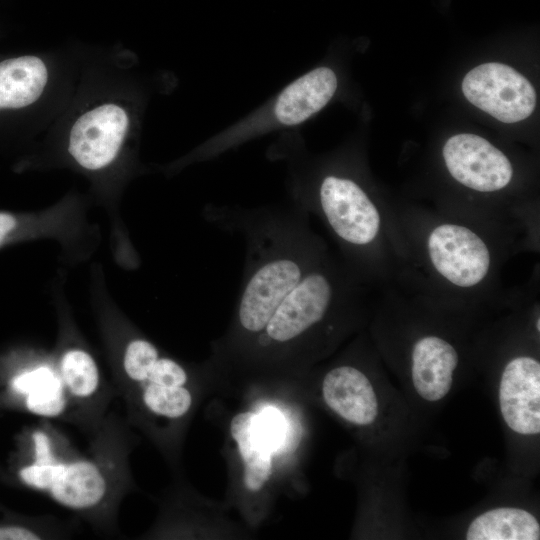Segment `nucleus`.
<instances>
[{"label": "nucleus", "mask_w": 540, "mask_h": 540, "mask_svg": "<svg viewBox=\"0 0 540 540\" xmlns=\"http://www.w3.org/2000/svg\"><path fill=\"white\" fill-rule=\"evenodd\" d=\"M502 417L514 432H540V363L530 356L512 358L504 367L499 385Z\"/></svg>", "instance_id": "9"}, {"label": "nucleus", "mask_w": 540, "mask_h": 540, "mask_svg": "<svg viewBox=\"0 0 540 540\" xmlns=\"http://www.w3.org/2000/svg\"><path fill=\"white\" fill-rule=\"evenodd\" d=\"M206 220L245 242V269L233 323L221 351L249 353L270 317L303 276L328 251L310 226L309 215L287 205H208Z\"/></svg>", "instance_id": "1"}, {"label": "nucleus", "mask_w": 540, "mask_h": 540, "mask_svg": "<svg viewBox=\"0 0 540 540\" xmlns=\"http://www.w3.org/2000/svg\"><path fill=\"white\" fill-rule=\"evenodd\" d=\"M48 491L58 503L84 509L96 505L103 498L106 483L95 464L77 461L65 465Z\"/></svg>", "instance_id": "14"}, {"label": "nucleus", "mask_w": 540, "mask_h": 540, "mask_svg": "<svg viewBox=\"0 0 540 540\" xmlns=\"http://www.w3.org/2000/svg\"><path fill=\"white\" fill-rule=\"evenodd\" d=\"M273 152L288 163L291 203L320 218L342 258L365 280L377 275L387 219L368 191L345 173L315 169L302 159L294 143Z\"/></svg>", "instance_id": "3"}, {"label": "nucleus", "mask_w": 540, "mask_h": 540, "mask_svg": "<svg viewBox=\"0 0 540 540\" xmlns=\"http://www.w3.org/2000/svg\"><path fill=\"white\" fill-rule=\"evenodd\" d=\"M63 381L50 366L40 365L25 370L11 380L14 392L26 396V407L33 414L45 417L60 415L65 409Z\"/></svg>", "instance_id": "16"}, {"label": "nucleus", "mask_w": 540, "mask_h": 540, "mask_svg": "<svg viewBox=\"0 0 540 540\" xmlns=\"http://www.w3.org/2000/svg\"><path fill=\"white\" fill-rule=\"evenodd\" d=\"M442 156L452 178L477 192L500 191L513 177L508 157L475 134L460 133L450 137L443 146Z\"/></svg>", "instance_id": "8"}, {"label": "nucleus", "mask_w": 540, "mask_h": 540, "mask_svg": "<svg viewBox=\"0 0 540 540\" xmlns=\"http://www.w3.org/2000/svg\"><path fill=\"white\" fill-rule=\"evenodd\" d=\"M337 87V75L331 68L312 69L290 82L261 108L205 142L191 159H213L260 135L302 124L330 102Z\"/></svg>", "instance_id": "4"}, {"label": "nucleus", "mask_w": 540, "mask_h": 540, "mask_svg": "<svg viewBox=\"0 0 540 540\" xmlns=\"http://www.w3.org/2000/svg\"><path fill=\"white\" fill-rule=\"evenodd\" d=\"M60 377L77 397H89L99 384V371L94 358L85 350H67L60 360Z\"/></svg>", "instance_id": "17"}, {"label": "nucleus", "mask_w": 540, "mask_h": 540, "mask_svg": "<svg viewBox=\"0 0 540 540\" xmlns=\"http://www.w3.org/2000/svg\"><path fill=\"white\" fill-rule=\"evenodd\" d=\"M230 433L244 462V484L252 492L259 491L270 478L275 449L259 415L252 411L236 414L230 422Z\"/></svg>", "instance_id": "12"}, {"label": "nucleus", "mask_w": 540, "mask_h": 540, "mask_svg": "<svg viewBox=\"0 0 540 540\" xmlns=\"http://www.w3.org/2000/svg\"><path fill=\"white\" fill-rule=\"evenodd\" d=\"M424 263L440 284L470 293L488 284L495 266L493 246L469 222L432 223L422 238Z\"/></svg>", "instance_id": "5"}, {"label": "nucleus", "mask_w": 540, "mask_h": 540, "mask_svg": "<svg viewBox=\"0 0 540 540\" xmlns=\"http://www.w3.org/2000/svg\"><path fill=\"white\" fill-rule=\"evenodd\" d=\"M159 357V351L153 343L143 338L133 339L125 349L124 370L130 379L144 382Z\"/></svg>", "instance_id": "19"}, {"label": "nucleus", "mask_w": 540, "mask_h": 540, "mask_svg": "<svg viewBox=\"0 0 540 540\" xmlns=\"http://www.w3.org/2000/svg\"><path fill=\"white\" fill-rule=\"evenodd\" d=\"M188 380L185 369L173 359L159 357L146 381L161 386H183Z\"/></svg>", "instance_id": "21"}, {"label": "nucleus", "mask_w": 540, "mask_h": 540, "mask_svg": "<svg viewBox=\"0 0 540 540\" xmlns=\"http://www.w3.org/2000/svg\"><path fill=\"white\" fill-rule=\"evenodd\" d=\"M38 535L22 526L8 525L0 527V540H35Z\"/></svg>", "instance_id": "24"}, {"label": "nucleus", "mask_w": 540, "mask_h": 540, "mask_svg": "<svg viewBox=\"0 0 540 540\" xmlns=\"http://www.w3.org/2000/svg\"><path fill=\"white\" fill-rule=\"evenodd\" d=\"M459 361L455 347L437 335L418 338L411 349V376L417 394L438 401L450 391Z\"/></svg>", "instance_id": "11"}, {"label": "nucleus", "mask_w": 540, "mask_h": 540, "mask_svg": "<svg viewBox=\"0 0 540 540\" xmlns=\"http://www.w3.org/2000/svg\"><path fill=\"white\" fill-rule=\"evenodd\" d=\"M327 406L345 421L365 426L378 415V401L368 377L352 365L330 369L322 381Z\"/></svg>", "instance_id": "10"}, {"label": "nucleus", "mask_w": 540, "mask_h": 540, "mask_svg": "<svg viewBox=\"0 0 540 540\" xmlns=\"http://www.w3.org/2000/svg\"><path fill=\"white\" fill-rule=\"evenodd\" d=\"M32 437L35 450V462L50 463L55 461L56 459L53 456L48 436L42 431H35Z\"/></svg>", "instance_id": "23"}, {"label": "nucleus", "mask_w": 540, "mask_h": 540, "mask_svg": "<svg viewBox=\"0 0 540 540\" xmlns=\"http://www.w3.org/2000/svg\"><path fill=\"white\" fill-rule=\"evenodd\" d=\"M131 125L122 105L105 102L83 112L73 123L68 152L88 171L109 167L120 154Z\"/></svg>", "instance_id": "7"}, {"label": "nucleus", "mask_w": 540, "mask_h": 540, "mask_svg": "<svg viewBox=\"0 0 540 540\" xmlns=\"http://www.w3.org/2000/svg\"><path fill=\"white\" fill-rule=\"evenodd\" d=\"M462 91L470 103L504 123L528 118L536 105L532 84L514 68L497 62L470 70Z\"/></svg>", "instance_id": "6"}, {"label": "nucleus", "mask_w": 540, "mask_h": 540, "mask_svg": "<svg viewBox=\"0 0 540 540\" xmlns=\"http://www.w3.org/2000/svg\"><path fill=\"white\" fill-rule=\"evenodd\" d=\"M49 73L43 60L23 55L0 62V110L28 107L43 94Z\"/></svg>", "instance_id": "13"}, {"label": "nucleus", "mask_w": 540, "mask_h": 540, "mask_svg": "<svg viewBox=\"0 0 540 540\" xmlns=\"http://www.w3.org/2000/svg\"><path fill=\"white\" fill-rule=\"evenodd\" d=\"M366 281L328 250L279 304L245 358L286 363L312 354L323 333L335 332L358 307Z\"/></svg>", "instance_id": "2"}, {"label": "nucleus", "mask_w": 540, "mask_h": 540, "mask_svg": "<svg viewBox=\"0 0 540 540\" xmlns=\"http://www.w3.org/2000/svg\"><path fill=\"white\" fill-rule=\"evenodd\" d=\"M65 465L56 460L50 463L34 462L20 469L19 476L24 483L31 487L48 490Z\"/></svg>", "instance_id": "20"}, {"label": "nucleus", "mask_w": 540, "mask_h": 540, "mask_svg": "<svg viewBox=\"0 0 540 540\" xmlns=\"http://www.w3.org/2000/svg\"><path fill=\"white\" fill-rule=\"evenodd\" d=\"M540 525L528 511L514 507L488 510L469 524L467 540H538Z\"/></svg>", "instance_id": "15"}, {"label": "nucleus", "mask_w": 540, "mask_h": 540, "mask_svg": "<svg viewBox=\"0 0 540 540\" xmlns=\"http://www.w3.org/2000/svg\"><path fill=\"white\" fill-rule=\"evenodd\" d=\"M30 228L31 220L28 216L0 210V249L24 238Z\"/></svg>", "instance_id": "22"}, {"label": "nucleus", "mask_w": 540, "mask_h": 540, "mask_svg": "<svg viewBox=\"0 0 540 540\" xmlns=\"http://www.w3.org/2000/svg\"><path fill=\"white\" fill-rule=\"evenodd\" d=\"M143 402L154 414L179 418L189 411L192 396L183 386H161L149 383L144 389Z\"/></svg>", "instance_id": "18"}]
</instances>
